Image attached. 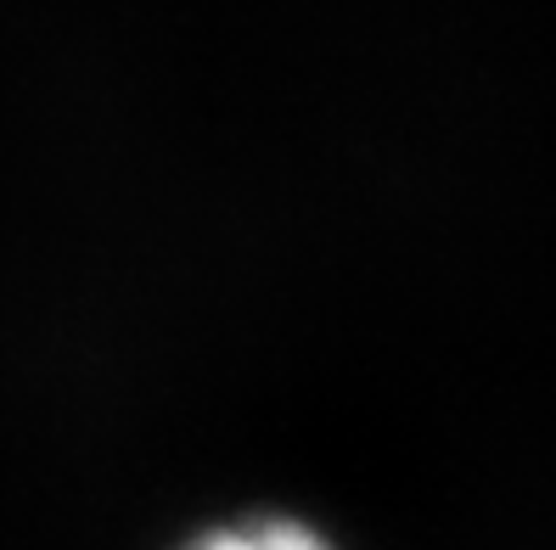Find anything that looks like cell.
I'll return each instance as SVG.
<instances>
[{
    "mask_svg": "<svg viewBox=\"0 0 556 550\" xmlns=\"http://www.w3.org/2000/svg\"><path fill=\"white\" fill-rule=\"evenodd\" d=\"M186 550H332L309 523L292 516H248V523H225L203 539H191Z\"/></svg>",
    "mask_w": 556,
    "mask_h": 550,
    "instance_id": "cell-1",
    "label": "cell"
}]
</instances>
